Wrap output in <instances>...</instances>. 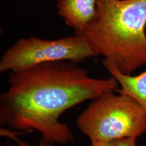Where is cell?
Instances as JSON below:
<instances>
[{
	"label": "cell",
	"mask_w": 146,
	"mask_h": 146,
	"mask_svg": "<svg viewBox=\"0 0 146 146\" xmlns=\"http://www.w3.org/2000/svg\"><path fill=\"white\" fill-rule=\"evenodd\" d=\"M0 96V125L14 131H35L42 139L67 144L74 135L60 117L67 110L100 95L116 91L114 77L95 78L68 61L37 64L10 72Z\"/></svg>",
	"instance_id": "obj_1"
},
{
	"label": "cell",
	"mask_w": 146,
	"mask_h": 146,
	"mask_svg": "<svg viewBox=\"0 0 146 146\" xmlns=\"http://www.w3.org/2000/svg\"><path fill=\"white\" fill-rule=\"evenodd\" d=\"M146 0H99L96 18L79 34L120 72L146 66Z\"/></svg>",
	"instance_id": "obj_2"
},
{
	"label": "cell",
	"mask_w": 146,
	"mask_h": 146,
	"mask_svg": "<svg viewBox=\"0 0 146 146\" xmlns=\"http://www.w3.org/2000/svg\"><path fill=\"white\" fill-rule=\"evenodd\" d=\"M116 91L102 94L76 118V127L90 143L137 139L146 132V117L134 99Z\"/></svg>",
	"instance_id": "obj_3"
},
{
	"label": "cell",
	"mask_w": 146,
	"mask_h": 146,
	"mask_svg": "<svg viewBox=\"0 0 146 146\" xmlns=\"http://www.w3.org/2000/svg\"><path fill=\"white\" fill-rule=\"evenodd\" d=\"M96 56L98 55L86 40L76 34L52 40L36 36L21 38L3 53L0 60V72H17L53 62L77 64Z\"/></svg>",
	"instance_id": "obj_4"
},
{
	"label": "cell",
	"mask_w": 146,
	"mask_h": 146,
	"mask_svg": "<svg viewBox=\"0 0 146 146\" xmlns=\"http://www.w3.org/2000/svg\"><path fill=\"white\" fill-rule=\"evenodd\" d=\"M99 0H57V13L75 34H79L92 23L98 12Z\"/></svg>",
	"instance_id": "obj_5"
},
{
	"label": "cell",
	"mask_w": 146,
	"mask_h": 146,
	"mask_svg": "<svg viewBox=\"0 0 146 146\" xmlns=\"http://www.w3.org/2000/svg\"><path fill=\"white\" fill-rule=\"evenodd\" d=\"M103 65L119 84L116 92L127 95L135 100L143 110L146 117V68L140 74L134 76L120 72L105 60H103Z\"/></svg>",
	"instance_id": "obj_6"
},
{
	"label": "cell",
	"mask_w": 146,
	"mask_h": 146,
	"mask_svg": "<svg viewBox=\"0 0 146 146\" xmlns=\"http://www.w3.org/2000/svg\"><path fill=\"white\" fill-rule=\"evenodd\" d=\"M89 146H138L137 139L125 138L102 143H91Z\"/></svg>",
	"instance_id": "obj_7"
},
{
	"label": "cell",
	"mask_w": 146,
	"mask_h": 146,
	"mask_svg": "<svg viewBox=\"0 0 146 146\" xmlns=\"http://www.w3.org/2000/svg\"><path fill=\"white\" fill-rule=\"evenodd\" d=\"M16 141H17L16 144L13 146H54L55 145V144L52 143L45 141L43 139H41V140L36 145H32V144L27 143V142H24L21 141V140H18L17 139H16Z\"/></svg>",
	"instance_id": "obj_8"
}]
</instances>
